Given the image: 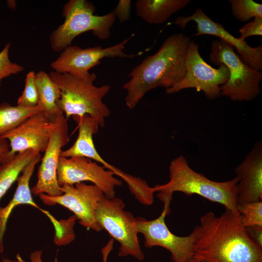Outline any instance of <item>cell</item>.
<instances>
[{
  "label": "cell",
  "mask_w": 262,
  "mask_h": 262,
  "mask_svg": "<svg viewBox=\"0 0 262 262\" xmlns=\"http://www.w3.org/2000/svg\"><path fill=\"white\" fill-rule=\"evenodd\" d=\"M169 180L165 184L153 187L157 197L163 202L172 199L175 192L186 195H199L208 200L223 205L234 212L237 210L236 186L239 178L224 181H216L194 170L183 156L173 159L169 166Z\"/></svg>",
  "instance_id": "3"
},
{
  "label": "cell",
  "mask_w": 262,
  "mask_h": 262,
  "mask_svg": "<svg viewBox=\"0 0 262 262\" xmlns=\"http://www.w3.org/2000/svg\"><path fill=\"white\" fill-rule=\"evenodd\" d=\"M133 34L120 43L106 48L101 46L82 49L78 46L70 45L67 47L59 56L50 64L54 71L66 73L80 78H85L90 73L89 70L99 65L104 58L119 57L131 58L139 55L128 54L123 50Z\"/></svg>",
  "instance_id": "12"
},
{
  "label": "cell",
  "mask_w": 262,
  "mask_h": 262,
  "mask_svg": "<svg viewBox=\"0 0 262 262\" xmlns=\"http://www.w3.org/2000/svg\"><path fill=\"white\" fill-rule=\"evenodd\" d=\"M194 229L195 259L204 262H262V248L248 236L238 212L225 209L219 216L208 212Z\"/></svg>",
  "instance_id": "1"
},
{
  "label": "cell",
  "mask_w": 262,
  "mask_h": 262,
  "mask_svg": "<svg viewBox=\"0 0 262 262\" xmlns=\"http://www.w3.org/2000/svg\"><path fill=\"white\" fill-rule=\"evenodd\" d=\"M95 10L94 5L86 0H70L64 5V22L50 36L52 49L62 51L76 37L88 31L100 40L108 39L116 19L114 13L98 16L94 14Z\"/></svg>",
  "instance_id": "5"
},
{
  "label": "cell",
  "mask_w": 262,
  "mask_h": 262,
  "mask_svg": "<svg viewBox=\"0 0 262 262\" xmlns=\"http://www.w3.org/2000/svg\"><path fill=\"white\" fill-rule=\"evenodd\" d=\"M72 117L78 125V136L71 147L62 150L61 156L84 157L102 164L105 160L97 150L93 139V135L98 132V123L87 115Z\"/></svg>",
  "instance_id": "17"
},
{
  "label": "cell",
  "mask_w": 262,
  "mask_h": 262,
  "mask_svg": "<svg viewBox=\"0 0 262 262\" xmlns=\"http://www.w3.org/2000/svg\"><path fill=\"white\" fill-rule=\"evenodd\" d=\"M67 121L62 115L54 122L50 140L41 159L36 183L31 190L35 196L44 194L55 196L63 194L58 182L57 170L62 148L69 140Z\"/></svg>",
  "instance_id": "13"
},
{
  "label": "cell",
  "mask_w": 262,
  "mask_h": 262,
  "mask_svg": "<svg viewBox=\"0 0 262 262\" xmlns=\"http://www.w3.org/2000/svg\"><path fill=\"white\" fill-rule=\"evenodd\" d=\"M1 262H26L24 261L20 257L17 256L16 260H10L9 259H3Z\"/></svg>",
  "instance_id": "33"
},
{
  "label": "cell",
  "mask_w": 262,
  "mask_h": 262,
  "mask_svg": "<svg viewBox=\"0 0 262 262\" xmlns=\"http://www.w3.org/2000/svg\"><path fill=\"white\" fill-rule=\"evenodd\" d=\"M238 205L262 201V144L257 142L234 169Z\"/></svg>",
  "instance_id": "16"
},
{
  "label": "cell",
  "mask_w": 262,
  "mask_h": 262,
  "mask_svg": "<svg viewBox=\"0 0 262 262\" xmlns=\"http://www.w3.org/2000/svg\"><path fill=\"white\" fill-rule=\"evenodd\" d=\"M190 0H138L135 3L136 13L146 22L161 24L184 8Z\"/></svg>",
  "instance_id": "19"
},
{
  "label": "cell",
  "mask_w": 262,
  "mask_h": 262,
  "mask_svg": "<svg viewBox=\"0 0 262 262\" xmlns=\"http://www.w3.org/2000/svg\"><path fill=\"white\" fill-rule=\"evenodd\" d=\"M35 75L36 73L33 71L27 74L24 89L17 100V105L24 107H34L38 105L39 98Z\"/></svg>",
  "instance_id": "26"
},
{
  "label": "cell",
  "mask_w": 262,
  "mask_h": 262,
  "mask_svg": "<svg viewBox=\"0 0 262 262\" xmlns=\"http://www.w3.org/2000/svg\"><path fill=\"white\" fill-rule=\"evenodd\" d=\"M237 210L244 227H262V201L238 205Z\"/></svg>",
  "instance_id": "25"
},
{
  "label": "cell",
  "mask_w": 262,
  "mask_h": 262,
  "mask_svg": "<svg viewBox=\"0 0 262 262\" xmlns=\"http://www.w3.org/2000/svg\"><path fill=\"white\" fill-rule=\"evenodd\" d=\"M190 37L179 33L167 37L159 49L133 68L130 80L123 88L127 91L126 104L134 108L149 91L161 87L170 88L180 82L186 74V58Z\"/></svg>",
  "instance_id": "2"
},
{
  "label": "cell",
  "mask_w": 262,
  "mask_h": 262,
  "mask_svg": "<svg viewBox=\"0 0 262 262\" xmlns=\"http://www.w3.org/2000/svg\"><path fill=\"white\" fill-rule=\"evenodd\" d=\"M114 173L96 162L84 157L60 156L57 170L58 182L60 186L74 185L84 181L91 182L99 188L105 196L115 197V188L122 185Z\"/></svg>",
  "instance_id": "11"
},
{
  "label": "cell",
  "mask_w": 262,
  "mask_h": 262,
  "mask_svg": "<svg viewBox=\"0 0 262 262\" xmlns=\"http://www.w3.org/2000/svg\"><path fill=\"white\" fill-rule=\"evenodd\" d=\"M125 204L120 198L104 196L100 200L95 214L97 223L117 241L119 257L131 256L143 261L145 255L138 237L136 218L124 210Z\"/></svg>",
  "instance_id": "7"
},
{
  "label": "cell",
  "mask_w": 262,
  "mask_h": 262,
  "mask_svg": "<svg viewBox=\"0 0 262 262\" xmlns=\"http://www.w3.org/2000/svg\"><path fill=\"white\" fill-rule=\"evenodd\" d=\"M240 35L238 37L241 40L254 35H262V17L257 16L253 21L248 22L239 30Z\"/></svg>",
  "instance_id": "28"
},
{
  "label": "cell",
  "mask_w": 262,
  "mask_h": 262,
  "mask_svg": "<svg viewBox=\"0 0 262 262\" xmlns=\"http://www.w3.org/2000/svg\"><path fill=\"white\" fill-rule=\"evenodd\" d=\"M186 74L184 78L172 87L166 89L168 94L188 89L202 91L209 99H214L220 95V87L225 84L229 77L228 68L220 64L218 68L208 65L199 52V45L191 40L187 50Z\"/></svg>",
  "instance_id": "8"
},
{
  "label": "cell",
  "mask_w": 262,
  "mask_h": 262,
  "mask_svg": "<svg viewBox=\"0 0 262 262\" xmlns=\"http://www.w3.org/2000/svg\"><path fill=\"white\" fill-rule=\"evenodd\" d=\"M164 203L163 210L157 218L147 220L136 217L137 230L138 233L143 235L146 247H162L170 253L171 262H186L193 256L196 232L193 229L191 234L186 236H177L171 232L165 223L166 215L170 213V203Z\"/></svg>",
  "instance_id": "9"
},
{
  "label": "cell",
  "mask_w": 262,
  "mask_h": 262,
  "mask_svg": "<svg viewBox=\"0 0 262 262\" xmlns=\"http://www.w3.org/2000/svg\"><path fill=\"white\" fill-rule=\"evenodd\" d=\"M54 125L43 112H40L26 119L0 138L8 141L13 154L30 149L43 152L48 145Z\"/></svg>",
  "instance_id": "15"
},
{
  "label": "cell",
  "mask_w": 262,
  "mask_h": 262,
  "mask_svg": "<svg viewBox=\"0 0 262 262\" xmlns=\"http://www.w3.org/2000/svg\"><path fill=\"white\" fill-rule=\"evenodd\" d=\"M15 155L11 153L8 141L0 138V164L8 161Z\"/></svg>",
  "instance_id": "31"
},
{
  "label": "cell",
  "mask_w": 262,
  "mask_h": 262,
  "mask_svg": "<svg viewBox=\"0 0 262 262\" xmlns=\"http://www.w3.org/2000/svg\"><path fill=\"white\" fill-rule=\"evenodd\" d=\"M186 262H204L202 261L197 260L196 259H195L192 258V259L189 260L188 261H187Z\"/></svg>",
  "instance_id": "34"
},
{
  "label": "cell",
  "mask_w": 262,
  "mask_h": 262,
  "mask_svg": "<svg viewBox=\"0 0 262 262\" xmlns=\"http://www.w3.org/2000/svg\"><path fill=\"white\" fill-rule=\"evenodd\" d=\"M30 262H43L42 251L37 250L31 253L30 256Z\"/></svg>",
  "instance_id": "32"
},
{
  "label": "cell",
  "mask_w": 262,
  "mask_h": 262,
  "mask_svg": "<svg viewBox=\"0 0 262 262\" xmlns=\"http://www.w3.org/2000/svg\"><path fill=\"white\" fill-rule=\"evenodd\" d=\"M232 16L246 22L257 16L262 17V5L252 0H229Z\"/></svg>",
  "instance_id": "24"
},
{
  "label": "cell",
  "mask_w": 262,
  "mask_h": 262,
  "mask_svg": "<svg viewBox=\"0 0 262 262\" xmlns=\"http://www.w3.org/2000/svg\"><path fill=\"white\" fill-rule=\"evenodd\" d=\"M33 150L17 153L10 160L0 164V200L24 168L38 154Z\"/></svg>",
  "instance_id": "21"
},
{
  "label": "cell",
  "mask_w": 262,
  "mask_h": 262,
  "mask_svg": "<svg viewBox=\"0 0 262 262\" xmlns=\"http://www.w3.org/2000/svg\"><path fill=\"white\" fill-rule=\"evenodd\" d=\"M249 238L260 248H262V227H245Z\"/></svg>",
  "instance_id": "30"
},
{
  "label": "cell",
  "mask_w": 262,
  "mask_h": 262,
  "mask_svg": "<svg viewBox=\"0 0 262 262\" xmlns=\"http://www.w3.org/2000/svg\"><path fill=\"white\" fill-rule=\"evenodd\" d=\"M43 110L39 105L34 107L12 106L8 103L0 104V138L18 126L26 119Z\"/></svg>",
  "instance_id": "22"
},
{
  "label": "cell",
  "mask_w": 262,
  "mask_h": 262,
  "mask_svg": "<svg viewBox=\"0 0 262 262\" xmlns=\"http://www.w3.org/2000/svg\"><path fill=\"white\" fill-rule=\"evenodd\" d=\"M40 153L37 154L24 168L17 180V186L14 195L10 202L4 207H0V253L4 251L3 237L6 229L8 218L16 206L22 204H27L36 208L41 211L37 205L34 202L29 183L31 177L36 164L41 160Z\"/></svg>",
  "instance_id": "18"
},
{
  "label": "cell",
  "mask_w": 262,
  "mask_h": 262,
  "mask_svg": "<svg viewBox=\"0 0 262 262\" xmlns=\"http://www.w3.org/2000/svg\"><path fill=\"white\" fill-rule=\"evenodd\" d=\"M131 1L120 0L113 12L115 18L120 22L128 21L131 18Z\"/></svg>",
  "instance_id": "29"
},
{
  "label": "cell",
  "mask_w": 262,
  "mask_h": 262,
  "mask_svg": "<svg viewBox=\"0 0 262 262\" xmlns=\"http://www.w3.org/2000/svg\"><path fill=\"white\" fill-rule=\"evenodd\" d=\"M234 48L226 41L213 40L209 55L210 62L224 65L229 69L228 82L220 86V95L233 101H250L261 92L262 72L251 69L234 52Z\"/></svg>",
  "instance_id": "6"
},
{
  "label": "cell",
  "mask_w": 262,
  "mask_h": 262,
  "mask_svg": "<svg viewBox=\"0 0 262 262\" xmlns=\"http://www.w3.org/2000/svg\"><path fill=\"white\" fill-rule=\"evenodd\" d=\"M54 225L55 232L54 242L56 245L62 246L69 244L74 240L75 235L74 231V226L76 220H77L75 215L70 216L67 219L60 221L55 219L49 212L42 210Z\"/></svg>",
  "instance_id": "23"
},
{
  "label": "cell",
  "mask_w": 262,
  "mask_h": 262,
  "mask_svg": "<svg viewBox=\"0 0 262 262\" xmlns=\"http://www.w3.org/2000/svg\"><path fill=\"white\" fill-rule=\"evenodd\" d=\"M49 76L61 92L59 106L66 120L74 115H89L99 126L105 125V118L110 111L102 101L111 86L94 85L97 78L95 73L80 78L66 73L51 72Z\"/></svg>",
  "instance_id": "4"
},
{
  "label": "cell",
  "mask_w": 262,
  "mask_h": 262,
  "mask_svg": "<svg viewBox=\"0 0 262 262\" xmlns=\"http://www.w3.org/2000/svg\"><path fill=\"white\" fill-rule=\"evenodd\" d=\"M61 187L62 195L52 196L42 194L39 196L40 199L46 205L58 204L68 209L83 227L97 232L102 230L95 216L98 204L104 196L102 190L94 184L84 182Z\"/></svg>",
  "instance_id": "10"
},
{
  "label": "cell",
  "mask_w": 262,
  "mask_h": 262,
  "mask_svg": "<svg viewBox=\"0 0 262 262\" xmlns=\"http://www.w3.org/2000/svg\"><path fill=\"white\" fill-rule=\"evenodd\" d=\"M39 105L49 119L54 122L60 115H64L59 106L61 92L49 75L43 71L36 73Z\"/></svg>",
  "instance_id": "20"
},
{
  "label": "cell",
  "mask_w": 262,
  "mask_h": 262,
  "mask_svg": "<svg viewBox=\"0 0 262 262\" xmlns=\"http://www.w3.org/2000/svg\"><path fill=\"white\" fill-rule=\"evenodd\" d=\"M10 46V43L6 44L0 52V85L3 79L22 72L24 70L22 66L10 61L9 57Z\"/></svg>",
  "instance_id": "27"
},
{
  "label": "cell",
  "mask_w": 262,
  "mask_h": 262,
  "mask_svg": "<svg viewBox=\"0 0 262 262\" xmlns=\"http://www.w3.org/2000/svg\"><path fill=\"white\" fill-rule=\"evenodd\" d=\"M191 21L196 23L197 33L194 36L211 35L219 37L235 48L241 60L251 69L261 71L262 69V46L251 47L245 40L233 36L223 26L213 20L200 8L191 16H178L175 20L176 25L184 30Z\"/></svg>",
  "instance_id": "14"
}]
</instances>
